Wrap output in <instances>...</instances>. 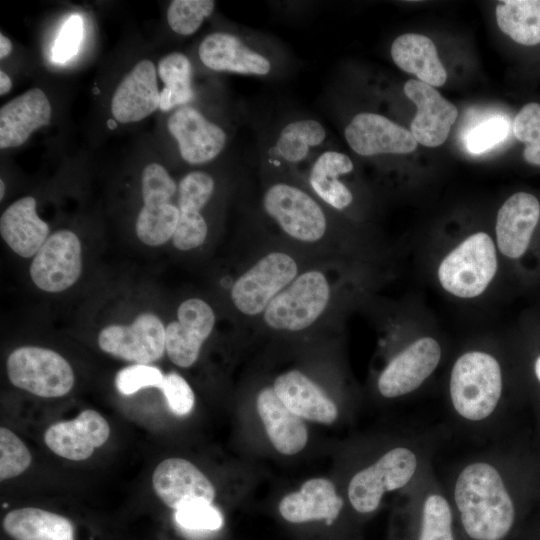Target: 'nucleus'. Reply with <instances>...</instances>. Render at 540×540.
<instances>
[{"label":"nucleus","mask_w":540,"mask_h":540,"mask_svg":"<svg viewBox=\"0 0 540 540\" xmlns=\"http://www.w3.org/2000/svg\"><path fill=\"white\" fill-rule=\"evenodd\" d=\"M454 500L462 526L473 540H502L513 526V501L498 470L488 463L469 464L461 471Z\"/></svg>","instance_id":"obj_1"},{"label":"nucleus","mask_w":540,"mask_h":540,"mask_svg":"<svg viewBox=\"0 0 540 540\" xmlns=\"http://www.w3.org/2000/svg\"><path fill=\"white\" fill-rule=\"evenodd\" d=\"M332 286L324 270H302L268 305L261 318L277 332L296 333L315 325L326 313Z\"/></svg>","instance_id":"obj_2"},{"label":"nucleus","mask_w":540,"mask_h":540,"mask_svg":"<svg viewBox=\"0 0 540 540\" xmlns=\"http://www.w3.org/2000/svg\"><path fill=\"white\" fill-rule=\"evenodd\" d=\"M502 394V374L498 361L485 352L471 351L454 363L450 377V397L456 412L470 421L487 418Z\"/></svg>","instance_id":"obj_3"},{"label":"nucleus","mask_w":540,"mask_h":540,"mask_svg":"<svg viewBox=\"0 0 540 540\" xmlns=\"http://www.w3.org/2000/svg\"><path fill=\"white\" fill-rule=\"evenodd\" d=\"M262 208L281 232L297 243L316 245L327 236L328 219L321 202L295 184H270L263 193Z\"/></svg>","instance_id":"obj_4"},{"label":"nucleus","mask_w":540,"mask_h":540,"mask_svg":"<svg viewBox=\"0 0 540 540\" xmlns=\"http://www.w3.org/2000/svg\"><path fill=\"white\" fill-rule=\"evenodd\" d=\"M302 271L286 251H269L240 274L231 285L230 298L244 317L262 316L273 299Z\"/></svg>","instance_id":"obj_5"},{"label":"nucleus","mask_w":540,"mask_h":540,"mask_svg":"<svg viewBox=\"0 0 540 540\" xmlns=\"http://www.w3.org/2000/svg\"><path fill=\"white\" fill-rule=\"evenodd\" d=\"M497 255L491 237L477 232L467 237L440 263L442 287L460 298L482 294L497 272Z\"/></svg>","instance_id":"obj_6"},{"label":"nucleus","mask_w":540,"mask_h":540,"mask_svg":"<svg viewBox=\"0 0 540 540\" xmlns=\"http://www.w3.org/2000/svg\"><path fill=\"white\" fill-rule=\"evenodd\" d=\"M6 370L15 387L44 398L66 395L75 381L73 369L63 356L37 346H22L12 351Z\"/></svg>","instance_id":"obj_7"},{"label":"nucleus","mask_w":540,"mask_h":540,"mask_svg":"<svg viewBox=\"0 0 540 540\" xmlns=\"http://www.w3.org/2000/svg\"><path fill=\"white\" fill-rule=\"evenodd\" d=\"M416 468L417 458L410 449L396 447L389 450L352 477L348 485L351 505L360 513L375 511L383 495L405 486Z\"/></svg>","instance_id":"obj_8"},{"label":"nucleus","mask_w":540,"mask_h":540,"mask_svg":"<svg viewBox=\"0 0 540 540\" xmlns=\"http://www.w3.org/2000/svg\"><path fill=\"white\" fill-rule=\"evenodd\" d=\"M98 344L114 357L149 364L159 360L166 351L165 328L155 314L142 313L130 325H111L102 329Z\"/></svg>","instance_id":"obj_9"},{"label":"nucleus","mask_w":540,"mask_h":540,"mask_svg":"<svg viewBox=\"0 0 540 540\" xmlns=\"http://www.w3.org/2000/svg\"><path fill=\"white\" fill-rule=\"evenodd\" d=\"M81 271V243L69 230H60L48 237L29 269L33 283L46 292H60L71 287Z\"/></svg>","instance_id":"obj_10"},{"label":"nucleus","mask_w":540,"mask_h":540,"mask_svg":"<svg viewBox=\"0 0 540 540\" xmlns=\"http://www.w3.org/2000/svg\"><path fill=\"white\" fill-rule=\"evenodd\" d=\"M213 308L200 298L183 301L177 310V320L165 327L166 353L170 361L181 367H191L198 359L202 345L215 326Z\"/></svg>","instance_id":"obj_11"},{"label":"nucleus","mask_w":540,"mask_h":540,"mask_svg":"<svg viewBox=\"0 0 540 540\" xmlns=\"http://www.w3.org/2000/svg\"><path fill=\"white\" fill-rule=\"evenodd\" d=\"M440 357V345L434 338L414 341L381 372L377 383L380 394L395 398L416 390L436 369Z\"/></svg>","instance_id":"obj_12"},{"label":"nucleus","mask_w":540,"mask_h":540,"mask_svg":"<svg viewBox=\"0 0 540 540\" xmlns=\"http://www.w3.org/2000/svg\"><path fill=\"white\" fill-rule=\"evenodd\" d=\"M167 126L178 143L181 157L189 164L213 160L227 142V135L220 126L189 105L177 108L169 117Z\"/></svg>","instance_id":"obj_13"},{"label":"nucleus","mask_w":540,"mask_h":540,"mask_svg":"<svg viewBox=\"0 0 540 540\" xmlns=\"http://www.w3.org/2000/svg\"><path fill=\"white\" fill-rule=\"evenodd\" d=\"M110 436L107 420L97 411L86 409L77 417L59 421L44 433V442L56 455L72 460L88 459Z\"/></svg>","instance_id":"obj_14"},{"label":"nucleus","mask_w":540,"mask_h":540,"mask_svg":"<svg viewBox=\"0 0 540 540\" xmlns=\"http://www.w3.org/2000/svg\"><path fill=\"white\" fill-rule=\"evenodd\" d=\"M540 222V202L527 192H517L500 207L496 218V240L500 252L520 260L531 248Z\"/></svg>","instance_id":"obj_15"},{"label":"nucleus","mask_w":540,"mask_h":540,"mask_svg":"<svg viewBox=\"0 0 540 540\" xmlns=\"http://www.w3.org/2000/svg\"><path fill=\"white\" fill-rule=\"evenodd\" d=\"M344 136L350 148L361 156L406 154L417 148L411 131L376 113L355 115L346 126Z\"/></svg>","instance_id":"obj_16"},{"label":"nucleus","mask_w":540,"mask_h":540,"mask_svg":"<svg viewBox=\"0 0 540 540\" xmlns=\"http://www.w3.org/2000/svg\"><path fill=\"white\" fill-rule=\"evenodd\" d=\"M153 490L169 508L178 510L197 500L212 503L215 488L205 474L183 458L161 461L152 475Z\"/></svg>","instance_id":"obj_17"},{"label":"nucleus","mask_w":540,"mask_h":540,"mask_svg":"<svg viewBox=\"0 0 540 540\" xmlns=\"http://www.w3.org/2000/svg\"><path fill=\"white\" fill-rule=\"evenodd\" d=\"M214 189V179L202 171L190 172L181 179L178 186L180 216L172 237L178 250L190 251L205 242L208 226L200 211L212 197Z\"/></svg>","instance_id":"obj_18"},{"label":"nucleus","mask_w":540,"mask_h":540,"mask_svg":"<svg viewBox=\"0 0 540 540\" xmlns=\"http://www.w3.org/2000/svg\"><path fill=\"white\" fill-rule=\"evenodd\" d=\"M404 92L417 106L411 122V133L417 143L426 147H437L444 143L458 115L455 105L420 80H408Z\"/></svg>","instance_id":"obj_19"},{"label":"nucleus","mask_w":540,"mask_h":540,"mask_svg":"<svg viewBox=\"0 0 540 540\" xmlns=\"http://www.w3.org/2000/svg\"><path fill=\"white\" fill-rule=\"evenodd\" d=\"M160 105L156 68L150 60L139 61L116 88L111 112L121 123L140 121Z\"/></svg>","instance_id":"obj_20"},{"label":"nucleus","mask_w":540,"mask_h":540,"mask_svg":"<svg viewBox=\"0 0 540 540\" xmlns=\"http://www.w3.org/2000/svg\"><path fill=\"white\" fill-rule=\"evenodd\" d=\"M198 55L207 68L219 72L264 76L272 68L266 56L226 32L207 35L199 45Z\"/></svg>","instance_id":"obj_21"},{"label":"nucleus","mask_w":540,"mask_h":540,"mask_svg":"<svg viewBox=\"0 0 540 540\" xmlns=\"http://www.w3.org/2000/svg\"><path fill=\"white\" fill-rule=\"evenodd\" d=\"M272 386L280 400L301 418L331 424L338 417L336 404L300 370L291 369L279 374Z\"/></svg>","instance_id":"obj_22"},{"label":"nucleus","mask_w":540,"mask_h":540,"mask_svg":"<svg viewBox=\"0 0 540 540\" xmlns=\"http://www.w3.org/2000/svg\"><path fill=\"white\" fill-rule=\"evenodd\" d=\"M343 507L335 485L327 478H312L301 488L285 495L279 502V513L288 522L305 523L324 520L331 525Z\"/></svg>","instance_id":"obj_23"},{"label":"nucleus","mask_w":540,"mask_h":540,"mask_svg":"<svg viewBox=\"0 0 540 540\" xmlns=\"http://www.w3.org/2000/svg\"><path fill=\"white\" fill-rule=\"evenodd\" d=\"M51 105L39 88L12 99L0 109V148H13L26 142L38 128L49 123Z\"/></svg>","instance_id":"obj_24"},{"label":"nucleus","mask_w":540,"mask_h":540,"mask_svg":"<svg viewBox=\"0 0 540 540\" xmlns=\"http://www.w3.org/2000/svg\"><path fill=\"white\" fill-rule=\"evenodd\" d=\"M256 409L273 447L284 455L303 450L308 431L301 417L293 413L277 396L273 386L262 388L256 397Z\"/></svg>","instance_id":"obj_25"},{"label":"nucleus","mask_w":540,"mask_h":540,"mask_svg":"<svg viewBox=\"0 0 540 540\" xmlns=\"http://www.w3.org/2000/svg\"><path fill=\"white\" fill-rule=\"evenodd\" d=\"M348 155L336 150H324L316 156L308 171V185L318 200L343 211L353 202V194L342 177L353 171Z\"/></svg>","instance_id":"obj_26"},{"label":"nucleus","mask_w":540,"mask_h":540,"mask_svg":"<svg viewBox=\"0 0 540 540\" xmlns=\"http://www.w3.org/2000/svg\"><path fill=\"white\" fill-rule=\"evenodd\" d=\"M0 233L18 255H35L48 238L49 226L38 217L36 200L25 196L12 203L1 215Z\"/></svg>","instance_id":"obj_27"},{"label":"nucleus","mask_w":540,"mask_h":540,"mask_svg":"<svg viewBox=\"0 0 540 540\" xmlns=\"http://www.w3.org/2000/svg\"><path fill=\"white\" fill-rule=\"evenodd\" d=\"M2 529L11 540H77L69 518L37 507L9 511L2 519Z\"/></svg>","instance_id":"obj_28"},{"label":"nucleus","mask_w":540,"mask_h":540,"mask_svg":"<svg viewBox=\"0 0 540 540\" xmlns=\"http://www.w3.org/2000/svg\"><path fill=\"white\" fill-rule=\"evenodd\" d=\"M391 57L403 71L414 74L430 86H442L447 73L433 41L427 36L408 33L398 36L391 45Z\"/></svg>","instance_id":"obj_29"},{"label":"nucleus","mask_w":540,"mask_h":540,"mask_svg":"<svg viewBox=\"0 0 540 540\" xmlns=\"http://www.w3.org/2000/svg\"><path fill=\"white\" fill-rule=\"evenodd\" d=\"M327 137L324 125L312 118L291 121L281 128L271 149L280 162L297 166L308 160Z\"/></svg>","instance_id":"obj_30"},{"label":"nucleus","mask_w":540,"mask_h":540,"mask_svg":"<svg viewBox=\"0 0 540 540\" xmlns=\"http://www.w3.org/2000/svg\"><path fill=\"white\" fill-rule=\"evenodd\" d=\"M500 30L515 42L533 46L540 43V0H504L496 6Z\"/></svg>","instance_id":"obj_31"},{"label":"nucleus","mask_w":540,"mask_h":540,"mask_svg":"<svg viewBox=\"0 0 540 540\" xmlns=\"http://www.w3.org/2000/svg\"><path fill=\"white\" fill-rule=\"evenodd\" d=\"M158 74L165 84L160 92L159 109L170 111L193 100L192 67L185 54L172 52L164 56L158 63Z\"/></svg>","instance_id":"obj_32"},{"label":"nucleus","mask_w":540,"mask_h":540,"mask_svg":"<svg viewBox=\"0 0 540 540\" xmlns=\"http://www.w3.org/2000/svg\"><path fill=\"white\" fill-rule=\"evenodd\" d=\"M179 216L178 206L170 202L144 203L136 221L138 238L149 246L166 243L176 231Z\"/></svg>","instance_id":"obj_33"},{"label":"nucleus","mask_w":540,"mask_h":540,"mask_svg":"<svg viewBox=\"0 0 540 540\" xmlns=\"http://www.w3.org/2000/svg\"><path fill=\"white\" fill-rule=\"evenodd\" d=\"M175 522L182 532L193 538H203L223 526L221 512L205 500H197L175 511Z\"/></svg>","instance_id":"obj_34"},{"label":"nucleus","mask_w":540,"mask_h":540,"mask_svg":"<svg viewBox=\"0 0 540 540\" xmlns=\"http://www.w3.org/2000/svg\"><path fill=\"white\" fill-rule=\"evenodd\" d=\"M418 540H454L451 508L443 496L431 494L426 498Z\"/></svg>","instance_id":"obj_35"},{"label":"nucleus","mask_w":540,"mask_h":540,"mask_svg":"<svg viewBox=\"0 0 540 540\" xmlns=\"http://www.w3.org/2000/svg\"><path fill=\"white\" fill-rule=\"evenodd\" d=\"M214 7L212 0H174L167 10V22L175 33L189 36L200 28Z\"/></svg>","instance_id":"obj_36"},{"label":"nucleus","mask_w":540,"mask_h":540,"mask_svg":"<svg viewBox=\"0 0 540 540\" xmlns=\"http://www.w3.org/2000/svg\"><path fill=\"white\" fill-rule=\"evenodd\" d=\"M512 131L525 144V161L540 166V104L531 102L523 106L513 120Z\"/></svg>","instance_id":"obj_37"},{"label":"nucleus","mask_w":540,"mask_h":540,"mask_svg":"<svg viewBox=\"0 0 540 540\" xmlns=\"http://www.w3.org/2000/svg\"><path fill=\"white\" fill-rule=\"evenodd\" d=\"M31 453L24 442L6 427L0 428V480L15 478L28 469Z\"/></svg>","instance_id":"obj_38"},{"label":"nucleus","mask_w":540,"mask_h":540,"mask_svg":"<svg viewBox=\"0 0 540 540\" xmlns=\"http://www.w3.org/2000/svg\"><path fill=\"white\" fill-rule=\"evenodd\" d=\"M509 128V123L504 117H489L466 134V149L471 154L484 153L502 142L507 137Z\"/></svg>","instance_id":"obj_39"},{"label":"nucleus","mask_w":540,"mask_h":540,"mask_svg":"<svg viewBox=\"0 0 540 540\" xmlns=\"http://www.w3.org/2000/svg\"><path fill=\"white\" fill-rule=\"evenodd\" d=\"M164 376L161 370L148 364H134L120 370L115 377V386L123 395H132L148 388H161Z\"/></svg>","instance_id":"obj_40"},{"label":"nucleus","mask_w":540,"mask_h":540,"mask_svg":"<svg viewBox=\"0 0 540 540\" xmlns=\"http://www.w3.org/2000/svg\"><path fill=\"white\" fill-rule=\"evenodd\" d=\"M177 186L167 170L158 163L147 165L141 176V191L144 203L170 202Z\"/></svg>","instance_id":"obj_41"},{"label":"nucleus","mask_w":540,"mask_h":540,"mask_svg":"<svg viewBox=\"0 0 540 540\" xmlns=\"http://www.w3.org/2000/svg\"><path fill=\"white\" fill-rule=\"evenodd\" d=\"M160 390L170 411L176 416H185L192 411L195 404L194 392L188 382L178 373L166 374Z\"/></svg>","instance_id":"obj_42"},{"label":"nucleus","mask_w":540,"mask_h":540,"mask_svg":"<svg viewBox=\"0 0 540 540\" xmlns=\"http://www.w3.org/2000/svg\"><path fill=\"white\" fill-rule=\"evenodd\" d=\"M83 20L80 15H71L63 24L52 47V60L63 63L78 51L83 37Z\"/></svg>","instance_id":"obj_43"},{"label":"nucleus","mask_w":540,"mask_h":540,"mask_svg":"<svg viewBox=\"0 0 540 540\" xmlns=\"http://www.w3.org/2000/svg\"><path fill=\"white\" fill-rule=\"evenodd\" d=\"M11 51H12L11 41L1 33L0 34V59H4L5 57H7Z\"/></svg>","instance_id":"obj_44"},{"label":"nucleus","mask_w":540,"mask_h":540,"mask_svg":"<svg viewBox=\"0 0 540 540\" xmlns=\"http://www.w3.org/2000/svg\"><path fill=\"white\" fill-rule=\"evenodd\" d=\"M12 88L10 77L3 71H0V95L8 93Z\"/></svg>","instance_id":"obj_45"},{"label":"nucleus","mask_w":540,"mask_h":540,"mask_svg":"<svg viewBox=\"0 0 540 540\" xmlns=\"http://www.w3.org/2000/svg\"><path fill=\"white\" fill-rule=\"evenodd\" d=\"M534 373L537 378V380L540 383V355L537 356L534 362Z\"/></svg>","instance_id":"obj_46"},{"label":"nucleus","mask_w":540,"mask_h":540,"mask_svg":"<svg viewBox=\"0 0 540 540\" xmlns=\"http://www.w3.org/2000/svg\"><path fill=\"white\" fill-rule=\"evenodd\" d=\"M0 199L2 200L3 197H4V193H5V184H4V181L1 179L0 180Z\"/></svg>","instance_id":"obj_47"}]
</instances>
